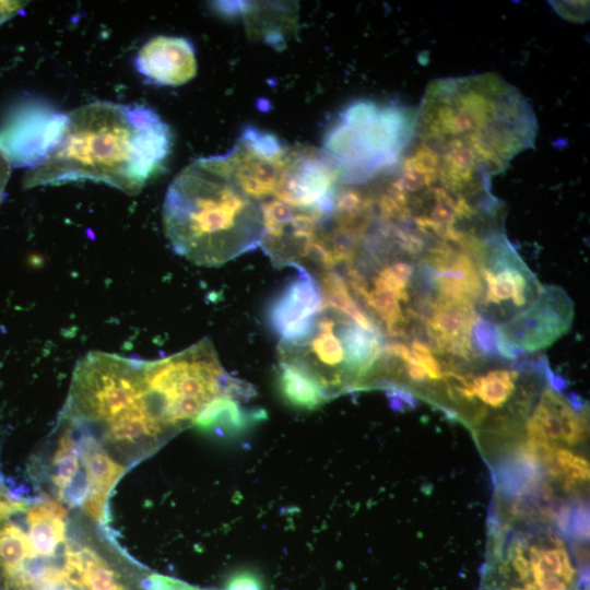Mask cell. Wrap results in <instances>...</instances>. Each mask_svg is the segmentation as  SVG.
I'll return each instance as SVG.
<instances>
[{"label":"cell","mask_w":590,"mask_h":590,"mask_svg":"<svg viewBox=\"0 0 590 590\" xmlns=\"http://www.w3.org/2000/svg\"><path fill=\"white\" fill-rule=\"evenodd\" d=\"M535 119L512 86L492 75L432 84L416 113L414 137L447 175L472 180L497 172L532 144Z\"/></svg>","instance_id":"cell-1"},{"label":"cell","mask_w":590,"mask_h":590,"mask_svg":"<svg viewBox=\"0 0 590 590\" xmlns=\"http://www.w3.org/2000/svg\"><path fill=\"white\" fill-rule=\"evenodd\" d=\"M67 116L60 142L24 174V188L88 179L138 194L170 151L168 126L146 107L97 101Z\"/></svg>","instance_id":"cell-2"},{"label":"cell","mask_w":590,"mask_h":590,"mask_svg":"<svg viewBox=\"0 0 590 590\" xmlns=\"http://www.w3.org/2000/svg\"><path fill=\"white\" fill-rule=\"evenodd\" d=\"M163 222L179 256L219 267L260 246L261 202L241 187L227 154L186 166L168 186Z\"/></svg>","instance_id":"cell-3"},{"label":"cell","mask_w":590,"mask_h":590,"mask_svg":"<svg viewBox=\"0 0 590 590\" xmlns=\"http://www.w3.org/2000/svg\"><path fill=\"white\" fill-rule=\"evenodd\" d=\"M62 413L127 468L173 437L153 406L142 361L116 354L94 351L78 362Z\"/></svg>","instance_id":"cell-4"},{"label":"cell","mask_w":590,"mask_h":590,"mask_svg":"<svg viewBox=\"0 0 590 590\" xmlns=\"http://www.w3.org/2000/svg\"><path fill=\"white\" fill-rule=\"evenodd\" d=\"M94 526L71 520L55 552L34 551L15 590H146L148 573L105 536V528Z\"/></svg>","instance_id":"cell-5"},{"label":"cell","mask_w":590,"mask_h":590,"mask_svg":"<svg viewBox=\"0 0 590 590\" xmlns=\"http://www.w3.org/2000/svg\"><path fill=\"white\" fill-rule=\"evenodd\" d=\"M416 111L358 101L328 129L323 148L342 185H362L390 173L414 138Z\"/></svg>","instance_id":"cell-6"},{"label":"cell","mask_w":590,"mask_h":590,"mask_svg":"<svg viewBox=\"0 0 590 590\" xmlns=\"http://www.w3.org/2000/svg\"><path fill=\"white\" fill-rule=\"evenodd\" d=\"M142 370L154 409L173 436L193 426L219 397L248 401L255 396L251 385L226 373L206 338L174 355L142 361Z\"/></svg>","instance_id":"cell-7"},{"label":"cell","mask_w":590,"mask_h":590,"mask_svg":"<svg viewBox=\"0 0 590 590\" xmlns=\"http://www.w3.org/2000/svg\"><path fill=\"white\" fill-rule=\"evenodd\" d=\"M384 345V334L370 331L345 314L322 306L304 337L279 342V361L310 378L328 400L355 391Z\"/></svg>","instance_id":"cell-8"},{"label":"cell","mask_w":590,"mask_h":590,"mask_svg":"<svg viewBox=\"0 0 590 590\" xmlns=\"http://www.w3.org/2000/svg\"><path fill=\"white\" fill-rule=\"evenodd\" d=\"M568 538L548 524H497L493 559L503 590H576Z\"/></svg>","instance_id":"cell-9"},{"label":"cell","mask_w":590,"mask_h":590,"mask_svg":"<svg viewBox=\"0 0 590 590\" xmlns=\"http://www.w3.org/2000/svg\"><path fill=\"white\" fill-rule=\"evenodd\" d=\"M67 122V114L30 103L14 111L0 129V148L11 164L33 168L60 142Z\"/></svg>","instance_id":"cell-10"},{"label":"cell","mask_w":590,"mask_h":590,"mask_svg":"<svg viewBox=\"0 0 590 590\" xmlns=\"http://www.w3.org/2000/svg\"><path fill=\"white\" fill-rule=\"evenodd\" d=\"M573 316V304L566 293L559 287L547 286L541 290L531 306L497 329L522 352H535L565 334Z\"/></svg>","instance_id":"cell-11"},{"label":"cell","mask_w":590,"mask_h":590,"mask_svg":"<svg viewBox=\"0 0 590 590\" xmlns=\"http://www.w3.org/2000/svg\"><path fill=\"white\" fill-rule=\"evenodd\" d=\"M587 432L585 410L547 387L526 422L524 437L515 446L583 448Z\"/></svg>","instance_id":"cell-12"},{"label":"cell","mask_w":590,"mask_h":590,"mask_svg":"<svg viewBox=\"0 0 590 590\" xmlns=\"http://www.w3.org/2000/svg\"><path fill=\"white\" fill-rule=\"evenodd\" d=\"M70 420L75 426L82 468V493L78 510L105 527L108 521L109 495L128 468L113 457L86 428Z\"/></svg>","instance_id":"cell-13"},{"label":"cell","mask_w":590,"mask_h":590,"mask_svg":"<svg viewBox=\"0 0 590 590\" xmlns=\"http://www.w3.org/2000/svg\"><path fill=\"white\" fill-rule=\"evenodd\" d=\"M298 278L272 300L268 321L280 342L297 340L308 333L322 308V296L310 271L298 270Z\"/></svg>","instance_id":"cell-14"},{"label":"cell","mask_w":590,"mask_h":590,"mask_svg":"<svg viewBox=\"0 0 590 590\" xmlns=\"http://www.w3.org/2000/svg\"><path fill=\"white\" fill-rule=\"evenodd\" d=\"M138 71L150 81L166 86L182 85L197 74L192 44L175 36H156L146 42L135 58Z\"/></svg>","instance_id":"cell-15"},{"label":"cell","mask_w":590,"mask_h":590,"mask_svg":"<svg viewBox=\"0 0 590 590\" xmlns=\"http://www.w3.org/2000/svg\"><path fill=\"white\" fill-rule=\"evenodd\" d=\"M494 250L489 264L480 266L487 285L485 302L499 305L511 299L516 307L524 306L529 299V280H532L528 279L529 271L508 243L496 238Z\"/></svg>","instance_id":"cell-16"},{"label":"cell","mask_w":590,"mask_h":590,"mask_svg":"<svg viewBox=\"0 0 590 590\" xmlns=\"http://www.w3.org/2000/svg\"><path fill=\"white\" fill-rule=\"evenodd\" d=\"M429 262L434 269L430 276L438 295L472 302L480 297L483 286L470 256L440 244L432 250Z\"/></svg>","instance_id":"cell-17"},{"label":"cell","mask_w":590,"mask_h":590,"mask_svg":"<svg viewBox=\"0 0 590 590\" xmlns=\"http://www.w3.org/2000/svg\"><path fill=\"white\" fill-rule=\"evenodd\" d=\"M476 317L472 300L437 295L433 314L427 320V333L434 352L442 355L449 345L471 340Z\"/></svg>","instance_id":"cell-18"},{"label":"cell","mask_w":590,"mask_h":590,"mask_svg":"<svg viewBox=\"0 0 590 590\" xmlns=\"http://www.w3.org/2000/svg\"><path fill=\"white\" fill-rule=\"evenodd\" d=\"M246 400L222 396L212 401L193 426L220 437L239 436L267 417L259 408L245 406Z\"/></svg>","instance_id":"cell-19"},{"label":"cell","mask_w":590,"mask_h":590,"mask_svg":"<svg viewBox=\"0 0 590 590\" xmlns=\"http://www.w3.org/2000/svg\"><path fill=\"white\" fill-rule=\"evenodd\" d=\"M275 384L281 398L298 410H315L326 402V393L294 366L279 361Z\"/></svg>","instance_id":"cell-20"},{"label":"cell","mask_w":590,"mask_h":590,"mask_svg":"<svg viewBox=\"0 0 590 590\" xmlns=\"http://www.w3.org/2000/svg\"><path fill=\"white\" fill-rule=\"evenodd\" d=\"M471 344L476 355L494 357L497 352V326L489 320L476 317L471 329Z\"/></svg>","instance_id":"cell-21"},{"label":"cell","mask_w":590,"mask_h":590,"mask_svg":"<svg viewBox=\"0 0 590 590\" xmlns=\"http://www.w3.org/2000/svg\"><path fill=\"white\" fill-rule=\"evenodd\" d=\"M410 351L415 361L425 370L429 382H437L444 379L445 370L425 343L413 340Z\"/></svg>","instance_id":"cell-22"},{"label":"cell","mask_w":590,"mask_h":590,"mask_svg":"<svg viewBox=\"0 0 590 590\" xmlns=\"http://www.w3.org/2000/svg\"><path fill=\"white\" fill-rule=\"evenodd\" d=\"M146 590H219L189 585L179 579L149 573L144 580Z\"/></svg>","instance_id":"cell-23"},{"label":"cell","mask_w":590,"mask_h":590,"mask_svg":"<svg viewBox=\"0 0 590 590\" xmlns=\"http://www.w3.org/2000/svg\"><path fill=\"white\" fill-rule=\"evenodd\" d=\"M30 503L15 497L5 487L0 474V520L14 517L26 510Z\"/></svg>","instance_id":"cell-24"},{"label":"cell","mask_w":590,"mask_h":590,"mask_svg":"<svg viewBox=\"0 0 590 590\" xmlns=\"http://www.w3.org/2000/svg\"><path fill=\"white\" fill-rule=\"evenodd\" d=\"M222 590H264L261 577L251 570L235 571Z\"/></svg>","instance_id":"cell-25"},{"label":"cell","mask_w":590,"mask_h":590,"mask_svg":"<svg viewBox=\"0 0 590 590\" xmlns=\"http://www.w3.org/2000/svg\"><path fill=\"white\" fill-rule=\"evenodd\" d=\"M26 4V1L0 0V25L14 16Z\"/></svg>","instance_id":"cell-26"},{"label":"cell","mask_w":590,"mask_h":590,"mask_svg":"<svg viewBox=\"0 0 590 590\" xmlns=\"http://www.w3.org/2000/svg\"><path fill=\"white\" fill-rule=\"evenodd\" d=\"M11 173V163L5 153L0 148V197H3V191L7 186Z\"/></svg>","instance_id":"cell-27"},{"label":"cell","mask_w":590,"mask_h":590,"mask_svg":"<svg viewBox=\"0 0 590 590\" xmlns=\"http://www.w3.org/2000/svg\"><path fill=\"white\" fill-rule=\"evenodd\" d=\"M1 200H2V197H0V202H1Z\"/></svg>","instance_id":"cell-28"}]
</instances>
